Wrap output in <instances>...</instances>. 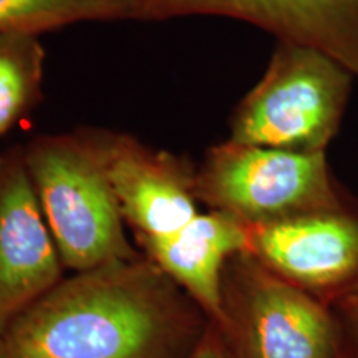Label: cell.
<instances>
[{"label": "cell", "instance_id": "obj_1", "mask_svg": "<svg viewBox=\"0 0 358 358\" xmlns=\"http://www.w3.org/2000/svg\"><path fill=\"white\" fill-rule=\"evenodd\" d=\"M201 312L134 257L62 279L0 332V358H186L209 324Z\"/></svg>", "mask_w": 358, "mask_h": 358}, {"label": "cell", "instance_id": "obj_2", "mask_svg": "<svg viewBox=\"0 0 358 358\" xmlns=\"http://www.w3.org/2000/svg\"><path fill=\"white\" fill-rule=\"evenodd\" d=\"M22 153L66 268L85 272L138 257L87 129L42 134Z\"/></svg>", "mask_w": 358, "mask_h": 358}, {"label": "cell", "instance_id": "obj_3", "mask_svg": "<svg viewBox=\"0 0 358 358\" xmlns=\"http://www.w3.org/2000/svg\"><path fill=\"white\" fill-rule=\"evenodd\" d=\"M353 77L317 48L277 42L261 80L237 103L227 140L327 153L343 122Z\"/></svg>", "mask_w": 358, "mask_h": 358}, {"label": "cell", "instance_id": "obj_4", "mask_svg": "<svg viewBox=\"0 0 358 358\" xmlns=\"http://www.w3.org/2000/svg\"><path fill=\"white\" fill-rule=\"evenodd\" d=\"M196 196L245 226L284 221L347 204L327 153H301L226 140L196 169Z\"/></svg>", "mask_w": 358, "mask_h": 358}, {"label": "cell", "instance_id": "obj_5", "mask_svg": "<svg viewBox=\"0 0 358 358\" xmlns=\"http://www.w3.org/2000/svg\"><path fill=\"white\" fill-rule=\"evenodd\" d=\"M222 330L234 358H343L330 307L241 252L222 279Z\"/></svg>", "mask_w": 358, "mask_h": 358}, {"label": "cell", "instance_id": "obj_6", "mask_svg": "<svg viewBox=\"0 0 358 358\" xmlns=\"http://www.w3.org/2000/svg\"><path fill=\"white\" fill-rule=\"evenodd\" d=\"M124 222L140 236H163L189 222L198 209L196 169L127 133L87 129Z\"/></svg>", "mask_w": 358, "mask_h": 358}, {"label": "cell", "instance_id": "obj_7", "mask_svg": "<svg viewBox=\"0 0 358 358\" xmlns=\"http://www.w3.org/2000/svg\"><path fill=\"white\" fill-rule=\"evenodd\" d=\"M249 227V254L329 303L358 277V214L342 206Z\"/></svg>", "mask_w": 358, "mask_h": 358}, {"label": "cell", "instance_id": "obj_8", "mask_svg": "<svg viewBox=\"0 0 358 358\" xmlns=\"http://www.w3.org/2000/svg\"><path fill=\"white\" fill-rule=\"evenodd\" d=\"M64 262L22 148L0 155V332L62 280Z\"/></svg>", "mask_w": 358, "mask_h": 358}, {"label": "cell", "instance_id": "obj_9", "mask_svg": "<svg viewBox=\"0 0 358 358\" xmlns=\"http://www.w3.org/2000/svg\"><path fill=\"white\" fill-rule=\"evenodd\" d=\"M146 257L198 303L208 320L224 322L222 279L227 262L249 252V227L231 214L209 209L163 236H140Z\"/></svg>", "mask_w": 358, "mask_h": 358}, {"label": "cell", "instance_id": "obj_10", "mask_svg": "<svg viewBox=\"0 0 358 358\" xmlns=\"http://www.w3.org/2000/svg\"><path fill=\"white\" fill-rule=\"evenodd\" d=\"M140 0H0V34L40 35L85 22L138 20Z\"/></svg>", "mask_w": 358, "mask_h": 358}, {"label": "cell", "instance_id": "obj_11", "mask_svg": "<svg viewBox=\"0 0 358 358\" xmlns=\"http://www.w3.org/2000/svg\"><path fill=\"white\" fill-rule=\"evenodd\" d=\"M43 75L38 35L0 34V140L42 100Z\"/></svg>", "mask_w": 358, "mask_h": 358}, {"label": "cell", "instance_id": "obj_12", "mask_svg": "<svg viewBox=\"0 0 358 358\" xmlns=\"http://www.w3.org/2000/svg\"><path fill=\"white\" fill-rule=\"evenodd\" d=\"M312 0H140L138 20L161 22L179 17H226L271 35L284 32Z\"/></svg>", "mask_w": 358, "mask_h": 358}, {"label": "cell", "instance_id": "obj_13", "mask_svg": "<svg viewBox=\"0 0 358 358\" xmlns=\"http://www.w3.org/2000/svg\"><path fill=\"white\" fill-rule=\"evenodd\" d=\"M327 306L337 322L343 358H358V277Z\"/></svg>", "mask_w": 358, "mask_h": 358}, {"label": "cell", "instance_id": "obj_14", "mask_svg": "<svg viewBox=\"0 0 358 358\" xmlns=\"http://www.w3.org/2000/svg\"><path fill=\"white\" fill-rule=\"evenodd\" d=\"M186 358H234L222 330L209 320L203 337Z\"/></svg>", "mask_w": 358, "mask_h": 358}]
</instances>
